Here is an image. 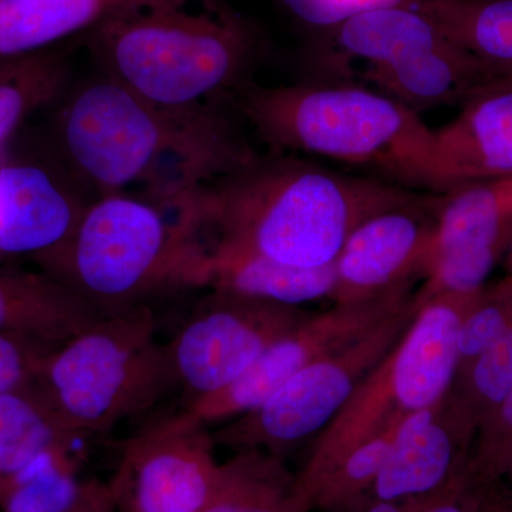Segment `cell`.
<instances>
[{"label":"cell","instance_id":"1","mask_svg":"<svg viewBox=\"0 0 512 512\" xmlns=\"http://www.w3.org/2000/svg\"><path fill=\"white\" fill-rule=\"evenodd\" d=\"M56 104L53 151L92 200L175 202L259 156L214 103L160 106L100 70Z\"/></svg>","mask_w":512,"mask_h":512},{"label":"cell","instance_id":"2","mask_svg":"<svg viewBox=\"0 0 512 512\" xmlns=\"http://www.w3.org/2000/svg\"><path fill=\"white\" fill-rule=\"evenodd\" d=\"M424 197L369 175L274 153L188 192L184 204L201 241L320 268L335 264L360 224Z\"/></svg>","mask_w":512,"mask_h":512},{"label":"cell","instance_id":"3","mask_svg":"<svg viewBox=\"0 0 512 512\" xmlns=\"http://www.w3.org/2000/svg\"><path fill=\"white\" fill-rule=\"evenodd\" d=\"M238 109L275 154H305L362 168L409 190H450L436 134L420 114L355 84L248 83Z\"/></svg>","mask_w":512,"mask_h":512},{"label":"cell","instance_id":"4","mask_svg":"<svg viewBox=\"0 0 512 512\" xmlns=\"http://www.w3.org/2000/svg\"><path fill=\"white\" fill-rule=\"evenodd\" d=\"M181 5L130 0L90 29L87 45L100 72L165 107L241 92L258 56L254 29L227 10Z\"/></svg>","mask_w":512,"mask_h":512},{"label":"cell","instance_id":"5","mask_svg":"<svg viewBox=\"0 0 512 512\" xmlns=\"http://www.w3.org/2000/svg\"><path fill=\"white\" fill-rule=\"evenodd\" d=\"M200 251L181 201L110 194L90 201L72 235L35 262L101 313H111L190 288Z\"/></svg>","mask_w":512,"mask_h":512},{"label":"cell","instance_id":"6","mask_svg":"<svg viewBox=\"0 0 512 512\" xmlns=\"http://www.w3.org/2000/svg\"><path fill=\"white\" fill-rule=\"evenodd\" d=\"M35 384L76 436L106 434L175 386L147 305L103 313L50 350Z\"/></svg>","mask_w":512,"mask_h":512},{"label":"cell","instance_id":"7","mask_svg":"<svg viewBox=\"0 0 512 512\" xmlns=\"http://www.w3.org/2000/svg\"><path fill=\"white\" fill-rule=\"evenodd\" d=\"M478 293H446L419 301V312L403 338L320 431L296 474V497L306 510L311 512L313 488L343 454L446 399L460 366L461 326Z\"/></svg>","mask_w":512,"mask_h":512},{"label":"cell","instance_id":"8","mask_svg":"<svg viewBox=\"0 0 512 512\" xmlns=\"http://www.w3.org/2000/svg\"><path fill=\"white\" fill-rule=\"evenodd\" d=\"M419 309L414 293L400 311L345 348L299 370L261 406L225 424L214 434L215 443L282 457L284 451L320 433L392 352Z\"/></svg>","mask_w":512,"mask_h":512},{"label":"cell","instance_id":"9","mask_svg":"<svg viewBox=\"0 0 512 512\" xmlns=\"http://www.w3.org/2000/svg\"><path fill=\"white\" fill-rule=\"evenodd\" d=\"M309 315L301 306L212 291L165 345L175 386L190 403L220 392Z\"/></svg>","mask_w":512,"mask_h":512},{"label":"cell","instance_id":"10","mask_svg":"<svg viewBox=\"0 0 512 512\" xmlns=\"http://www.w3.org/2000/svg\"><path fill=\"white\" fill-rule=\"evenodd\" d=\"M187 410L128 439L109 481L117 512H202L220 473L215 439Z\"/></svg>","mask_w":512,"mask_h":512},{"label":"cell","instance_id":"11","mask_svg":"<svg viewBox=\"0 0 512 512\" xmlns=\"http://www.w3.org/2000/svg\"><path fill=\"white\" fill-rule=\"evenodd\" d=\"M414 293L413 284H406L363 301L333 303L328 311L311 313L266 349L234 383L188 403L184 410L207 426L251 412L299 370L345 348L400 311Z\"/></svg>","mask_w":512,"mask_h":512},{"label":"cell","instance_id":"12","mask_svg":"<svg viewBox=\"0 0 512 512\" xmlns=\"http://www.w3.org/2000/svg\"><path fill=\"white\" fill-rule=\"evenodd\" d=\"M511 247L512 177L468 181L437 194L417 298L480 291Z\"/></svg>","mask_w":512,"mask_h":512},{"label":"cell","instance_id":"13","mask_svg":"<svg viewBox=\"0 0 512 512\" xmlns=\"http://www.w3.org/2000/svg\"><path fill=\"white\" fill-rule=\"evenodd\" d=\"M90 201L55 151L50 158H0V261H36L60 247Z\"/></svg>","mask_w":512,"mask_h":512},{"label":"cell","instance_id":"14","mask_svg":"<svg viewBox=\"0 0 512 512\" xmlns=\"http://www.w3.org/2000/svg\"><path fill=\"white\" fill-rule=\"evenodd\" d=\"M437 194L380 212L352 232L335 261L333 303H352L423 276Z\"/></svg>","mask_w":512,"mask_h":512},{"label":"cell","instance_id":"15","mask_svg":"<svg viewBox=\"0 0 512 512\" xmlns=\"http://www.w3.org/2000/svg\"><path fill=\"white\" fill-rule=\"evenodd\" d=\"M474 437L447 396L412 414L400 426L372 498L402 501L436 493L466 466Z\"/></svg>","mask_w":512,"mask_h":512},{"label":"cell","instance_id":"16","mask_svg":"<svg viewBox=\"0 0 512 512\" xmlns=\"http://www.w3.org/2000/svg\"><path fill=\"white\" fill-rule=\"evenodd\" d=\"M366 79L404 107L421 111L463 107L478 94L512 80V66L484 59L450 39L399 62L367 69Z\"/></svg>","mask_w":512,"mask_h":512},{"label":"cell","instance_id":"17","mask_svg":"<svg viewBox=\"0 0 512 512\" xmlns=\"http://www.w3.org/2000/svg\"><path fill=\"white\" fill-rule=\"evenodd\" d=\"M335 285V264L301 268L215 241H201L190 276L192 289L208 288L301 308L303 303L330 298Z\"/></svg>","mask_w":512,"mask_h":512},{"label":"cell","instance_id":"18","mask_svg":"<svg viewBox=\"0 0 512 512\" xmlns=\"http://www.w3.org/2000/svg\"><path fill=\"white\" fill-rule=\"evenodd\" d=\"M434 134L451 188L512 177V80L478 94Z\"/></svg>","mask_w":512,"mask_h":512},{"label":"cell","instance_id":"19","mask_svg":"<svg viewBox=\"0 0 512 512\" xmlns=\"http://www.w3.org/2000/svg\"><path fill=\"white\" fill-rule=\"evenodd\" d=\"M103 315L46 272L0 265V333L56 348Z\"/></svg>","mask_w":512,"mask_h":512},{"label":"cell","instance_id":"20","mask_svg":"<svg viewBox=\"0 0 512 512\" xmlns=\"http://www.w3.org/2000/svg\"><path fill=\"white\" fill-rule=\"evenodd\" d=\"M130 0H0V60L32 55L101 20Z\"/></svg>","mask_w":512,"mask_h":512},{"label":"cell","instance_id":"21","mask_svg":"<svg viewBox=\"0 0 512 512\" xmlns=\"http://www.w3.org/2000/svg\"><path fill=\"white\" fill-rule=\"evenodd\" d=\"M330 30L340 52L363 60L369 69L399 62L448 40L429 16L404 6L369 10Z\"/></svg>","mask_w":512,"mask_h":512},{"label":"cell","instance_id":"22","mask_svg":"<svg viewBox=\"0 0 512 512\" xmlns=\"http://www.w3.org/2000/svg\"><path fill=\"white\" fill-rule=\"evenodd\" d=\"M202 512H309L295 493L284 458L262 450L239 451L221 463L217 484Z\"/></svg>","mask_w":512,"mask_h":512},{"label":"cell","instance_id":"23","mask_svg":"<svg viewBox=\"0 0 512 512\" xmlns=\"http://www.w3.org/2000/svg\"><path fill=\"white\" fill-rule=\"evenodd\" d=\"M72 82V63L62 50L0 60V148L33 113L62 99Z\"/></svg>","mask_w":512,"mask_h":512},{"label":"cell","instance_id":"24","mask_svg":"<svg viewBox=\"0 0 512 512\" xmlns=\"http://www.w3.org/2000/svg\"><path fill=\"white\" fill-rule=\"evenodd\" d=\"M79 436L57 416L35 382L0 396V480Z\"/></svg>","mask_w":512,"mask_h":512},{"label":"cell","instance_id":"25","mask_svg":"<svg viewBox=\"0 0 512 512\" xmlns=\"http://www.w3.org/2000/svg\"><path fill=\"white\" fill-rule=\"evenodd\" d=\"M89 483L80 477L74 444L56 447L0 480V512H67Z\"/></svg>","mask_w":512,"mask_h":512},{"label":"cell","instance_id":"26","mask_svg":"<svg viewBox=\"0 0 512 512\" xmlns=\"http://www.w3.org/2000/svg\"><path fill=\"white\" fill-rule=\"evenodd\" d=\"M416 9L451 42L512 66V0H420Z\"/></svg>","mask_w":512,"mask_h":512},{"label":"cell","instance_id":"27","mask_svg":"<svg viewBox=\"0 0 512 512\" xmlns=\"http://www.w3.org/2000/svg\"><path fill=\"white\" fill-rule=\"evenodd\" d=\"M403 421L343 454L313 488L309 510L345 512L372 498L373 487Z\"/></svg>","mask_w":512,"mask_h":512},{"label":"cell","instance_id":"28","mask_svg":"<svg viewBox=\"0 0 512 512\" xmlns=\"http://www.w3.org/2000/svg\"><path fill=\"white\" fill-rule=\"evenodd\" d=\"M512 392V329L458 370L448 402L477 433L478 427Z\"/></svg>","mask_w":512,"mask_h":512},{"label":"cell","instance_id":"29","mask_svg":"<svg viewBox=\"0 0 512 512\" xmlns=\"http://www.w3.org/2000/svg\"><path fill=\"white\" fill-rule=\"evenodd\" d=\"M512 329V269L494 285H485L464 319L460 332V366L490 348Z\"/></svg>","mask_w":512,"mask_h":512},{"label":"cell","instance_id":"30","mask_svg":"<svg viewBox=\"0 0 512 512\" xmlns=\"http://www.w3.org/2000/svg\"><path fill=\"white\" fill-rule=\"evenodd\" d=\"M467 468L484 483L512 480V392L478 427Z\"/></svg>","mask_w":512,"mask_h":512},{"label":"cell","instance_id":"31","mask_svg":"<svg viewBox=\"0 0 512 512\" xmlns=\"http://www.w3.org/2000/svg\"><path fill=\"white\" fill-rule=\"evenodd\" d=\"M493 485L474 477L466 464L453 480L436 493L402 501L369 498L345 512H478Z\"/></svg>","mask_w":512,"mask_h":512},{"label":"cell","instance_id":"32","mask_svg":"<svg viewBox=\"0 0 512 512\" xmlns=\"http://www.w3.org/2000/svg\"><path fill=\"white\" fill-rule=\"evenodd\" d=\"M52 349L25 336L0 333V396L35 382Z\"/></svg>","mask_w":512,"mask_h":512},{"label":"cell","instance_id":"33","mask_svg":"<svg viewBox=\"0 0 512 512\" xmlns=\"http://www.w3.org/2000/svg\"><path fill=\"white\" fill-rule=\"evenodd\" d=\"M420 0H282L296 18L316 28L333 29L369 10L416 8Z\"/></svg>","mask_w":512,"mask_h":512},{"label":"cell","instance_id":"34","mask_svg":"<svg viewBox=\"0 0 512 512\" xmlns=\"http://www.w3.org/2000/svg\"><path fill=\"white\" fill-rule=\"evenodd\" d=\"M67 512H117L109 484L90 480L82 500Z\"/></svg>","mask_w":512,"mask_h":512},{"label":"cell","instance_id":"35","mask_svg":"<svg viewBox=\"0 0 512 512\" xmlns=\"http://www.w3.org/2000/svg\"><path fill=\"white\" fill-rule=\"evenodd\" d=\"M478 512H512V494L505 490L503 483L494 484Z\"/></svg>","mask_w":512,"mask_h":512},{"label":"cell","instance_id":"36","mask_svg":"<svg viewBox=\"0 0 512 512\" xmlns=\"http://www.w3.org/2000/svg\"><path fill=\"white\" fill-rule=\"evenodd\" d=\"M165 2H177V3H184L185 0H165Z\"/></svg>","mask_w":512,"mask_h":512}]
</instances>
